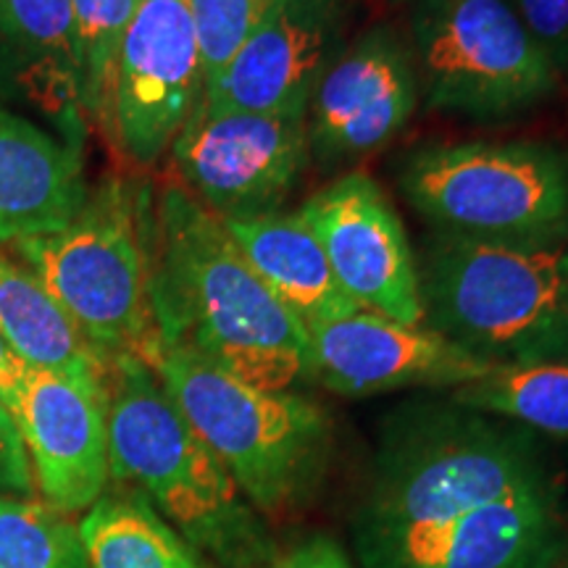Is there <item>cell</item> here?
<instances>
[{
    "label": "cell",
    "instance_id": "obj_1",
    "mask_svg": "<svg viewBox=\"0 0 568 568\" xmlns=\"http://www.w3.org/2000/svg\"><path fill=\"white\" fill-rule=\"evenodd\" d=\"M548 481L535 447L485 414L424 410L389 432L358 521L366 568H477Z\"/></svg>",
    "mask_w": 568,
    "mask_h": 568
},
{
    "label": "cell",
    "instance_id": "obj_2",
    "mask_svg": "<svg viewBox=\"0 0 568 568\" xmlns=\"http://www.w3.org/2000/svg\"><path fill=\"white\" fill-rule=\"evenodd\" d=\"M151 308L161 343L190 347L245 385L284 393L314 376L308 326L258 280L222 219L180 182L155 203Z\"/></svg>",
    "mask_w": 568,
    "mask_h": 568
},
{
    "label": "cell",
    "instance_id": "obj_3",
    "mask_svg": "<svg viewBox=\"0 0 568 568\" xmlns=\"http://www.w3.org/2000/svg\"><path fill=\"white\" fill-rule=\"evenodd\" d=\"M105 424L111 477L138 489L190 548L224 568L272 560L245 495L138 355L109 364Z\"/></svg>",
    "mask_w": 568,
    "mask_h": 568
},
{
    "label": "cell",
    "instance_id": "obj_4",
    "mask_svg": "<svg viewBox=\"0 0 568 568\" xmlns=\"http://www.w3.org/2000/svg\"><path fill=\"white\" fill-rule=\"evenodd\" d=\"M416 261L429 329L493 366L568 358V240L485 243L432 232Z\"/></svg>",
    "mask_w": 568,
    "mask_h": 568
},
{
    "label": "cell",
    "instance_id": "obj_5",
    "mask_svg": "<svg viewBox=\"0 0 568 568\" xmlns=\"http://www.w3.org/2000/svg\"><path fill=\"white\" fill-rule=\"evenodd\" d=\"M9 251L109 364L138 355L151 366L159 329L151 308L153 216L145 190L105 176L67 226Z\"/></svg>",
    "mask_w": 568,
    "mask_h": 568
},
{
    "label": "cell",
    "instance_id": "obj_6",
    "mask_svg": "<svg viewBox=\"0 0 568 568\" xmlns=\"http://www.w3.org/2000/svg\"><path fill=\"white\" fill-rule=\"evenodd\" d=\"M151 366L255 508L280 514L322 477L332 432L316 403L245 385L190 347L161 339Z\"/></svg>",
    "mask_w": 568,
    "mask_h": 568
},
{
    "label": "cell",
    "instance_id": "obj_7",
    "mask_svg": "<svg viewBox=\"0 0 568 568\" xmlns=\"http://www.w3.org/2000/svg\"><path fill=\"white\" fill-rule=\"evenodd\" d=\"M397 184L435 232L485 243L568 240V155L548 142L424 145L400 161Z\"/></svg>",
    "mask_w": 568,
    "mask_h": 568
},
{
    "label": "cell",
    "instance_id": "obj_8",
    "mask_svg": "<svg viewBox=\"0 0 568 568\" xmlns=\"http://www.w3.org/2000/svg\"><path fill=\"white\" fill-rule=\"evenodd\" d=\"M408 42L432 111L500 124L558 92L560 77L508 0H416Z\"/></svg>",
    "mask_w": 568,
    "mask_h": 568
},
{
    "label": "cell",
    "instance_id": "obj_9",
    "mask_svg": "<svg viewBox=\"0 0 568 568\" xmlns=\"http://www.w3.org/2000/svg\"><path fill=\"white\" fill-rule=\"evenodd\" d=\"M180 184L219 219L282 211L311 163L305 119L195 105L172 145Z\"/></svg>",
    "mask_w": 568,
    "mask_h": 568
},
{
    "label": "cell",
    "instance_id": "obj_10",
    "mask_svg": "<svg viewBox=\"0 0 568 568\" xmlns=\"http://www.w3.org/2000/svg\"><path fill=\"white\" fill-rule=\"evenodd\" d=\"M203 98L187 0H142L113 69L105 132L134 166H155Z\"/></svg>",
    "mask_w": 568,
    "mask_h": 568
},
{
    "label": "cell",
    "instance_id": "obj_11",
    "mask_svg": "<svg viewBox=\"0 0 568 568\" xmlns=\"http://www.w3.org/2000/svg\"><path fill=\"white\" fill-rule=\"evenodd\" d=\"M422 103L408 38L374 24L347 40L326 67L305 111L311 163L326 174L387 148Z\"/></svg>",
    "mask_w": 568,
    "mask_h": 568
},
{
    "label": "cell",
    "instance_id": "obj_12",
    "mask_svg": "<svg viewBox=\"0 0 568 568\" xmlns=\"http://www.w3.org/2000/svg\"><path fill=\"white\" fill-rule=\"evenodd\" d=\"M297 213L324 247L332 274L361 311L424 324L418 261L395 205L366 172L339 174Z\"/></svg>",
    "mask_w": 568,
    "mask_h": 568
},
{
    "label": "cell",
    "instance_id": "obj_13",
    "mask_svg": "<svg viewBox=\"0 0 568 568\" xmlns=\"http://www.w3.org/2000/svg\"><path fill=\"white\" fill-rule=\"evenodd\" d=\"M347 0H280L201 103L305 119L318 80L347 45Z\"/></svg>",
    "mask_w": 568,
    "mask_h": 568
},
{
    "label": "cell",
    "instance_id": "obj_14",
    "mask_svg": "<svg viewBox=\"0 0 568 568\" xmlns=\"http://www.w3.org/2000/svg\"><path fill=\"white\" fill-rule=\"evenodd\" d=\"M308 335L314 376L347 397L406 387L456 389L495 368L426 324H400L372 311L314 324Z\"/></svg>",
    "mask_w": 568,
    "mask_h": 568
},
{
    "label": "cell",
    "instance_id": "obj_15",
    "mask_svg": "<svg viewBox=\"0 0 568 568\" xmlns=\"http://www.w3.org/2000/svg\"><path fill=\"white\" fill-rule=\"evenodd\" d=\"M13 418L48 506L63 516L95 506L111 477L105 389L30 368Z\"/></svg>",
    "mask_w": 568,
    "mask_h": 568
},
{
    "label": "cell",
    "instance_id": "obj_16",
    "mask_svg": "<svg viewBox=\"0 0 568 568\" xmlns=\"http://www.w3.org/2000/svg\"><path fill=\"white\" fill-rule=\"evenodd\" d=\"M88 193L77 148L0 109V245L61 230Z\"/></svg>",
    "mask_w": 568,
    "mask_h": 568
},
{
    "label": "cell",
    "instance_id": "obj_17",
    "mask_svg": "<svg viewBox=\"0 0 568 568\" xmlns=\"http://www.w3.org/2000/svg\"><path fill=\"white\" fill-rule=\"evenodd\" d=\"M222 224L258 280L305 326L361 311L339 287L324 247L297 211L222 219Z\"/></svg>",
    "mask_w": 568,
    "mask_h": 568
},
{
    "label": "cell",
    "instance_id": "obj_18",
    "mask_svg": "<svg viewBox=\"0 0 568 568\" xmlns=\"http://www.w3.org/2000/svg\"><path fill=\"white\" fill-rule=\"evenodd\" d=\"M0 335L30 368L105 389L109 361L21 261L0 251Z\"/></svg>",
    "mask_w": 568,
    "mask_h": 568
},
{
    "label": "cell",
    "instance_id": "obj_19",
    "mask_svg": "<svg viewBox=\"0 0 568 568\" xmlns=\"http://www.w3.org/2000/svg\"><path fill=\"white\" fill-rule=\"evenodd\" d=\"M80 535L90 568H205L140 495L101 497L84 510Z\"/></svg>",
    "mask_w": 568,
    "mask_h": 568
},
{
    "label": "cell",
    "instance_id": "obj_20",
    "mask_svg": "<svg viewBox=\"0 0 568 568\" xmlns=\"http://www.w3.org/2000/svg\"><path fill=\"white\" fill-rule=\"evenodd\" d=\"M456 406L529 426L568 439V358L495 366L493 372L453 389Z\"/></svg>",
    "mask_w": 568,
    "mask_h": 568
},
{
    "label": "cell",
    "instance_id": "obj_21",
    "mask_svg": "<svg viewBox=\"0 0 568 568\" xmlns=\"http://www.w3.org/2000/svg\"><path fill=\"white\" fill-rule=\"evenodd\" d=\"M0 568H90V558L61 510L0 493Z\"/></svg>",
    "mask_w": 568,
    "mask_h": 568
},
{
    "label": "cell",
    "instance_id": "obj_22",
    "mask_svg": "<svg viewBox=\"0 0 568 568\" xmlns=\"http://www.w3.org/2000/svg\"><path fill=\"white\" fill-rule=\"evenodd\" d=\"M142 0H71L74 9L80 105L95 122L109 119L113 69L124 32Z\"/></svg>",
    "mask_w": 568,
    "mask_h": 568
},
{
    "label": "cell",
    "instance_id": "obj_23",
    "mask_svg": "<svg viewBox=\"0 0 568 568\" xmlns=\"http://www.w3.org/2000/svg\"><path fill=\"white\" fill-rule=\"evenodd\" d=\"M0 34L45 63L80 103L71 0H0Z\"/></svg>",
    "mask_w": 568,
    "mask_h": 568
},
{
    "label": "cell",
    "instance_id": "obj_24",
    "mask_svg": "<svg viewBox=\"0 0 568 568\" xmlns=\"http://www.w3.org/2000/svg\"><path fill=\"white\" fill-rule=\"evenodd\" d=\"M201 48L203 90L226 69L280 0H187Z\"/></svg>",
    "mask_w": 568,
    "mask_h": 568
},
{
    "label": "cell",
    "instance_id": "obj_25",
    "mask_svg": "<svg viewBox=\"0 0 568 568\" xmlns=\"http://www.w3.org/2000/svg\"><path fill=\"white\" fill-rule=\"evenodd\" d=\"M508 6L560 80H568V0H508Z\"/></svg>",
    "mask_w": 568,
    "mask_h": 568
},
{
    "label": "cell",
    "instance_id": "obj_26",
    "mask_svg": "<svg viewBox=\"0 0 568 568\" xmlns=\"http://www.w3.org/2000/svg\"><path fill=\"white\" fill-rule=\"evenodd\" d=\"M34 489L30 460L21 443L17 418L0 400V493L30 497Z\"/></svg>",
    "mask_w": 568,
    "mask_h": 568
},
{
    "label": "cell",
    "instance_id": "obj_27",
    "mask_svg": "<svg viewBox=\"0 0 568 568\" xmlns=\"http://www.w3.org/2000/svg\"><path fill=\"white\" fill-rule=\"evenodd\" d=\"M268 568H351L329 539H314L305 548H297L287 558L274 560Z\"/></svg>",
    "mask_w": 568,
    "mask_h": 568
},
{
    "label": "cell",
    "instance_id": "obj_28",
    "mask_svg": "<svg viewBox=\"0 0 568 568\" xmlns=\"http://www.w3.org/2000/svg\"><path fill=\"white\" fill-rule=\"evenodd\" d=\"M27 374H30V366L13 353V347L0 335V400L6 403L11 414L19 403V393L24 387Z\"/></svg>",
    "mask_w": 568,
    "mask_h": 568
},
{
    "label": "cell",
    "instance_id": "obj_29",
    "mask_svg": "<svg viewBox=\"0 0 568 568\" xmlns=\"http://www.w3.org/2000/svg\"><path fill=\"white\" fill-rule=\"evenodd\" d=\"M560 568H568V564H564V566H560Z\"/></svg>",
    "mask_w": 568,
    "mask_h": 568
}]
</instances>
